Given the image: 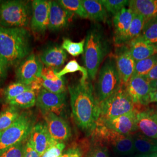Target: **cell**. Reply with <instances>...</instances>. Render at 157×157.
Listing matches in <instances>:
<instances>
[{
    "label": "cell",
    "instance_id": "cell-3",
    "mask_svg": "<svg viewBox=\"0 0 157 157\" xmlns=\"http://www.w3.org/2000/svg\"><path fill=\"white\" fill-rule=\"evenodd\" d=\"M83 60L89 78L94 80L104 58L108 51L106 41L97 29L90 30L86 36Z\"/></svg>",
    "mask_w": 157,
    "mask_h": 157
},
{
    "label": "cell",
    "instance_id": "cell-20",
    "mask_svg": "<svg viewBox=\"0 0 157 157\" xmlns=\"http://www.w3.org/2000/svg\"><path fill=\"white\" fill-rule=\"evenodd\" d=\"M126 45L135 62L144 59L157 54V45L148 43L139 36L132 40Z\"/></svg>",
    "mask_w": 157,
    "mask_h": 157
},
{
    "label": "cell",
    "instance_id": "cell-45",
    "mask_svg": "<svg viewBox=\"0 0 157 157\" xmlns=\"http://www.w3.org/2000/svg\"><path fill=\"white\" fill-rule=\"evenodd\" d=\"M157 102V90L152 91L150 96V103Z\"/></svg>",
    "mask_w": 157,
    "mask_h": 157
},
{
    "label": "cell",
    "instance_id": "cell-35",
    "mask_svg": "<svg viewBox=\"0 0 157 157\" xmlns=\"http://www.w3.org/2000/svg\"><path fill=\"white\" fill-rule=\"evenodd\" d=\"M43 89L52 93H66V86L65 79L63 78V77L59 78V79L56 81H51L48 80L44 79Z\"/></svg>",
    "mask_w": 157,
    "mask_h": 157
},
{
    "label": "cell",
    "instance_id": "cell-47",
    "mask_svg": "<svg viewBox=\"0 0 157 157\" xmlns=\"http://www.w3.org/2000/svg\"><path fill=\"white\" fill-rule=\"evenodd\" d=\"M135 157H150V154H139Z\"/></svg>",
    "mask_w": 157,
    "mask_h": 157
},
{
    "label": "cell",
    "instance_id": "cell-12",
    "mask_svg": "<svg viewBox=\"0 0 157 157\" xmlns=\"http://www.w3.org/2000/svg\"><path fill=\"white\" fill-rule=\"evenodd\" d=\"M41 113L47 130L54 140L64 143L71 138V129L65 119L52 112Z\"/></svg>",
    "mask_w": 157,
    "mask_h": 157
},
{
    "label": "cell",
    "instance_id": "cell-34",
    "mask_svg": "<svg viewBox=\"0 0 157 157\" xmlns=\"http://www.w3.org/2000/svg\"><path fill=\"white\" fill-rule=\"evenodd\" d=\"M107 12L115 15L126 6H129V1L126 0H100Z\"/></svg>",
    "mask_w": 157,
    "mask_h": 157
},
{
    "label": "cell",
    "instance_id": "cell-26",
    "mask_svg": "<svg viewBox=\"0 0 157 157\" xmlns=\"http://www.w3.org/2000/svg\"><path fill=\"white\" fill-rule=\"evenodd\" d=\"M21 113L18 108L11 105L0 112V132L10 127L19 117Z\"/></svg>",
    "mask_w": 157,
    "mask_h": 157
},
{
    "label": "cell",
    "instance_id": "cell-24",
    "mask_svg": "<svg viewBox=\"0 0 157 157\" xmlns=\"http://www.w3.org/2000/svg\"><path fill=\"white\" fill-rule=\"evenodd\" d=\"M135 151L140 154H151L157 151V139L147 137L140 133L132 135Z\"/></svg>",
    "mask_w": 157,
    "mask_h": 157
},
{
    "label": "cell",
    "instance_id": "cell-11",
    "mask_svg": "<svg viewBox=\"0 0 157 157\" xmlns=\"http://www.w3.org/2000/svg\"><path fill=\"white\" fill-rule=\"evenodd\" d=\"M66 93H52L42 89L37 95L36 105L41 112H52L59 116L66 106Z\"/></svg>",
    "mask_w": 157,
    "mask_h": 157
},
{
    "label": "cell",
    "instance_id": "cell-9",
    "mask_svg": "<svg viewBox=\"0 0 157 157\" xmlns=\"http://www.w3.org/2000/svg\"><path fill=\"white\" fill-rule=\"evenodd\" d=\"M126 89L136 105L145 106L150 104V96L153 90L144 76L133 74Z\"/></svg>",
    "mask_w": 157,
    "mask_h": 157
},
{
    "label": "cell",
    "instance_id": "cell-4",
    "mask_svg": "<svg viewBox=\"0 0 157 157\" xmlns=\"http://www.w3.org/2000/svg\"><path fill=\"white\" fill-rule=\"evenodd\" d=\"M91 135L93 140L111 147L113 151L119 155H130L136 151L132 135L120 134L100 121H98Z\"/></svg>",
    "mask_w": 157,
    "mask_h": 157
},
{
    "label": "cell",
    "instance_id": "cell-21",
    "mask_svg": "<svg viewBox=\"0 0 157 157\" xmlns=\"http://www.w3.org/2000/svg\"><path fill=\"white\" fill-rule=\"evenodd\" d=\"M67 58V55L62 48L59 45H53L44 51L40 59L47 67L58 69L62 67Z\"/></svg>",
    "mask_w": 157,
    "mask_h": 157
},
{
    "label": "cell",
    "instance_id": "cell-15",
    "mask_svg": "<svg viewBox=\"0 0 157 157\" xmlns=\"http://www.w3.org/2000/svg\"><path fill=\"white\" fill-rule=\"evenodd\" d=\"M137 111V107L136 106L133 111L123 115L105 121L98 119V121L101 122L109 129L113 130L120 134L133 135L138 131L136 121Z\"/></svg>",
    "mask_w": 157,
    "mask_h": 157
},
{
    "label": "cell",
    "instance_id": "cell-44",
    "mask_svg": "<svg viewBox=\"0 0 157 157\" xmlns=\"http://www.w3.org/2000/svg\"><path fill=\"white\" fill-rule=\"evenodd\" d=\"M146 79L149 82H151L152 81H155L157 80V65L154 67L151 71L148 73L146 76H144Z\"/></svg>",
    "mask_w": 157,
    "mask_h": 157
},
{
    "label": "cell",
    "instance_id": "cell-27",
    "mask_svg": "<svg viewBox=\"0 0 157 157\" xmlns=\"http://www.w3.org/2000/svg\"><path fill=\"white\" fill-rule=\"evenodd\" d=\"M37 95L36 92L29 89L8 103L10 105L18 108L29 109L33 107L36 104Z\"/></svg>",
    "mask_w": 157,
    "mask_h": 157
},
{
    "label": "cell",
    "instance_id": "cell-10",
    "mask_svg": "<svg viewBox=\"0 0 157 157\" xmlns=\"http://www.w3.org/2000/svg\"><path fill=\"white\" fill-rule=\"evenodd\" d=\"M43 63L34 54L25 58L17 67L16 78L18 82L29 86L37 78L41 77Z\"/></svg>",
    "mask_w": 157,
    "mask_h": 157
},
{
    "label": "cell",
    "instance_id": "cell-49",
    "mask_svg": "<svg viewBox=\"0 0 157 157\" xmlns=\"http://www.w3.org/2000/svg\"></svg>",
    "mask_w": 157,
    "mask_h": 157
},
{
    "label": "cell",
    "instance_id": "cell-48",
    "mask_svg": "<svg viewBox=\"0 0 157 157\" xmlns=\"http://www.w3.org/2000/svg\"><path fill=\"white\" fill-rule=\"evenodd\" d=\"M150 157H157V151L150 154Z\"/></svg>",
    "mask_w": 157,
    "mask_h": 157
},
{
    "label": "cell",
    "instance_id": "cell-1",
    "mask_svg": "<svg viewBox=\"0 0 157 157\" xmlns=\"http://www.w3.org/2000/svg\"><path fill=\"white\" fill-rule=\"evenodd\" d=\"M73 118L78 128L91 135L100 118L99 104L90 82L80 80L68 87Z\"/></svg>",
    "mask_w": 157,
    "mask_h": 157
},
{
    "label": "cell",
    "instance_id": "cell-40",
    "mask_svg": "<svg viewBox=\"0 0 157 157\" xmlns=\"http://www.w3.org/2000/svg\"><path fill=\"white\" fill-rule=\"evenodd\" d=\"M23 157H41L28 139L25 143Z\"/></svg>",
    "mask_w": 157,
    "mask_h": 157
},
{
    "label": "cell",
    "instance_id": "cell-38",
    "mask_svg": "<svg viewBox=\"0 0 157 157\" xmlns=\"http://www.w3.org/2000/svg\"><path fill=\"white\" fill-rule=\"evenodd\" d=\"M94 142L95 143L91 147L87 157H109L107 147L98 142Z\"/></svg>",
    "mask_w": 157,
    "mask_h": 157
},
{
    "label": "cell",
    "instance_id": "cell-31",
    "mask_svg": "<svg viewBox=\"0 0 157 157\" xmlns=\"http://www.w3.org/2000/svg\"><path fill=\"white\" fill-rule=\"evenodd\" d=\"M58 2L67 11L76 14L82 18L88 19L81 0H59Z\"/></svg>",
    "mask_w": 157,
    "mask_h": 157
},
{
    "label": "cell",
    "instance_id": "cell-43",
    "mask_svg": "<svg viewBox=\"0 0 157 157\" xmlns=\"http://www.w3.org/2000/svg\"><path fill=\"white\" fill-rule=\"evenodd\" d=\"M60 157H81V153L78 148H73L68 149L64 153H62Z\"/></svg>",
    "mask_w": 157,
    "mask_h": 157
},
{
    "label": "cell",
    "instance_id": "cell-29",
    "mask_svg": "<svg viewBox=\"0 0 157 157\" xmlns=\"http://www.w3.org/2000/svg\"><path fill=\"white\" fill-rule=\"evenodd\" d=\"M157 65V54L144 59L135 62L133 74L146 76Z\"/></svg>",
    "mask_w": 157,
    "mask_h": 157
},
{
    "label": "cell",
    "instance_id": "cell-13",
    "mask_svg": "<svg viewBox=\"0 0 157 157\" xmlns=\"http://www.w3.org/2000/svg\"><path fill=\"white\" fill-rule=\"evenodd\" d=\"M50 6V1L34 0L32 2V13L30 26L34 33L42 34L48 29Z\"/></svg>",
    "mask_w": 157,
    "mask_h": 157
},
{
    "label": "cell",
    "instance_id": "cell-41",
    "mask_svg": "<svg viewBox=\"0 0 157 157\" xmlns=\"http://www.w3.org/2000/svg\"><path fill=\"white\" fill-rule=\"evenodd\" d=\"M44 79L42 77L36 78L29 85L30 89L33 91L38 94L40 91L43 88Z\"/></svg>",
    "mask_w": 157,
    "mask_h": 157
},
{
    "label": "cell",
    "instance_id": "cell-37",
    "mask_svg": "<svg viewBox=\"0 0 157 157\" xmlns=\"http://www.w3.org/2000/svg\"><path fill=\"white\" fill-rule=\"evenodd\" d=\"M25 143H21L0 154V157H23Z\"/></svg>",
    "mask_w": 157,
    "mask_h": 157
},
{
    "label": "cell",
    "instance_id": "cell-2",
    "mask_svg": "<svg viewBox=\"0 0 157 157\" xmlns=\"http://www.w3.org/2000/svg\"><path fill=\"white\" fill-rule=\"evenodd\" d=\"M30 52V35L26 28L0 26V55L8 67L18 65Z\"/></svg>",
    "mask_w": 157,
    "mask_h": 157
},
{
    "label": "cell",
    "instance_id": "cell-39",
    "mask_svg": "<svg viewBox=\"0 0 157 157\" xmlns=\"http://www.w3.org/2000/svg\"><path fill=\"white\" fill-rule=\"evenodd\" d=\"M58 71L52 68V67H43V71H42V73H41V77L44 79L46 80H48L51 81H56L57 80H58L59 78L57 76V73H58Z\"/></svg>",
    "mask_w": 157,
    "mask_h": 157
},
{
    "label": "cell",
    "instance_id": "cell-6",
    "mask_svg": "<svg viewBox=\"0 0 157 157\" xmlns=\"http://www.w3.org/2000/svg\"><path fill=\"white\" fill-rule=\"evenodd\" d=\"M30 23V9L23 1H0V26L26 28Z\"/></svg>",
    "mask_w": 157,
    "mask_h": 157
},
{
    "label": "cell",
    "instance_id": "cell-42",
    "mask_svg": "<svg viewBox=\"0 0 157 157\" xmlns=\"http://www.w3.org/2000/svg\"><path fill=\"white\" fill-rule=\"evenodd\" d=\"M8 67L5 59L0 55V82L4 80L6 78Z\"/></svg>",
    "mask_w": 157,
    "mask_h": 157
},
{
    "label": "cell",
    "instance_id": "cell-46",
    "mask_svg": "<svg viewBox=\"0 0 157 157\" xmlns=\"http://www.w3.org/2000/svg\"><path fill=\"white\" fill-rule=\"evenodd\" d=\"M150 85L153 91L155 90H157V80H155V81H152L150 82Z\"/></svg>",
    "mask_w": 157,
    "mask_h": 157
},
{
    "label": "cell",
    "instance_id": "cell-22",
    "mask_svg": "<svg viewBox=\"0 0 157 157\" xmlns=\"http://www.w3.org/2000/svg\"><path fill=\"white\" fill-rule=\"evenodd\" d=\"M129 8L147 21L157 15V0L129 1Z\"/></svg>",
    "mask_w": 157,
    "mask_h": 157
},
{
    "label": "cell",
    "instance_id": "cell-36",
    "mask_svg": "<svg viewBox=\"0 0 157 157\" xmlns=\"http://www.w3.org/2000/svg\"><path fill=\"white\" fill-rule=\"evenodd\" d=\"M65 147L64 143L56 141L46 150L41 157H60Z\"/></svg>",
    "mask_w": 157,
    "mask_h": 157
},
{
    "label": "cell",
    "instance_id": "cell-25",
    "mask_svg": "<svg viewBox=\"0 0 157 157\" xmlns=\"http://www.w3.org/2000/svg\"><path fill=\"white\" fill-rule=\"evenodd\" d=\"M139 37L149 44L157 45V15L145 21Z\"/></svg>",
    "mask_w": 157,
    "mask_h": 157
},
{
    "label": "cell",
    "instance_id": "cell-16",
    "mask_svg": "<svg viewBox=\"0 0 157 157\" xmlns=\"http://www.w3.org/2000/svg\"><path fill=\"white\" fill-rule=\"evenodd\" d=\"M136 106L137 107L136 121L138 130L149 138L157 139V110L150 108L141 109L140 106Z\"/></svg>",
    "mask_w": 157,
    "mask_h": 157
},
{
    "label": "cell",
    "instance_id": "cell-18",
    "mask_svg": "<svg viewBox=\"0 0 157 157\" xmlns=\"http://www.w3.org/2000/svg\"><path fill=\"white\" fill-rule=\"evenodd\" d=\"M28 140L41 157L56 142L51 138L44 122L35 124L30 132Z\"/></svg>",
    "mask_w": 157,
    "mask_h": 157
},
{
    "label": "cell",
    "instance_id": "cell-8",
    "mask_svg": "<svg viewBox=\"0 0 157 157\" xmlns=\"http://www.w3.org/2000/svg\"><path fill=\"white\" fill-rule=\"evenodd\" d=\"M99 107V119L105 121L132 112L136 106L128 93L126 86L122 85L116 92L101 102Z\"/></svg>",
    "mask_w": 157,
    "mask_h": 157
},
{
    "label": "cell",
    "instance_id": "cell-17",
    "mask_svg": "<svg viewBox=\"0 0 157 157\" xmlns=\"http://www.w3.org/2000/svg\"><path fill=\"white\" fill-rule=\"evenodd\" d=\"M133 15V12L130 8H124L113 16L114 41L117 46L124 45Z\"/></svg>",
    "mask_w": 157,
    "mask_h": 157
},
{
    "label": "cell",
    "instance_id": "cell-30",
    "mask_svg": "<svg viewBox=\"0 0 157 157\" xmlns=\"http://www.w3.org/2000/svg\"><path fill=\"white\" fill-rule=\"evenodd\" d=\"M76 72H80L82 74L81 80H87L89 79L86 68L80 65V64L76 59H72L67 62L62 69L58 72L57 76L58 78H62L67 73H74Z\"/></svg>",
    "mask_w": 157,
    "mask_h": 157
},
{
    "label": "cell",
    "instance_id": "cell-14",
    "mask_svg": "<svg viewBox=\"0 0 157 157\" xmlns=\"http://www.w3.org/2000/svg\"><path fill=\"white\" fill-rule=\"evenodd\" d=\"M113 56L122 85L126 86L135 72V61L126 45L117 46Z\"/></svg>",
    "mask_w": 157,
    "mask_h": 157
},
{
    "label": "cell",
    "instance_id": "cell-19",
    "mask_svg": "<svg viewBox=\"0 0 157 157\" xmlns=\"http://www.w3.org/2000/svg\"><path fill=\"white\" fill-rule=\"evenodd\" d=\"M74 13L64 8L58 1H50L48 29L57 31L65 28L70 22Z\"/></svg>",
    "mask_w": 157,
    "mask_h": 157
},
{
    "label": "cell",
    "instance_id": "cell-7",
    "mask_svg": "<svg viewBox=\"0 0 157 157\" xmlns=\"http://www.w3.org/2000/svg\"><path fill=\"white\" fill-rule=\"evenodd\" d=\"M122 83L114 58L109 56L101 67L94 89L95 98L100 104L121 87Z\"/></svg>",
    "mask_w": 157,
    "mask_h": 157
},
{
    "label": "cell",
    "instance_id": "cell-28",
    "mask_svg": "<svg viewBox=\"0 0 157 157\" xmlns=\"http://www.w3.org/2000/svg\"><path fill=\"white\" fill-rule=\"evenodd\" d=\"M144 22L145 19L143 17L139 14L134 13L132 21L125 38L124 45L128 43L132 40L138 37L140 35Z\"/></svg>",
    "mask_w": 157,
    "mask_h": 157
},
{
    "label": "cell",
    "instance_id": "cell-32",
    "mask_svg": "<svg viewBox=\"0 0 157 157\" xmlns=\"http://www.w3.org/2000/svg\"><path fill=\"white\" fill-rule=\"evenodd\" d=\"M85 41V38L79 42H73L69 39L64 38L61 47L68 54L75 57L84 53Z\"/></svg>",
    "mask_w": 157,
    "mask_h": 157
},
{
    "label": "cell",
    "instance_id": "cell-33",
    "mask_svg": "<svg viewBox=\"0 0 157 157\" xmlns=\"http://www.w3.org/2000/svg\"><path fill=\"white\" fill-rule=\"evenodd\" d=\"M29 89L30 87L29 86H26L22 83L18 82L12 83L8 85L5 90L4 95L6 101L9 102Z\"/></svg>",
    "mask_w": 157,
    "mask_h": 157
},
{
    "label": "cell",
    "instance_id": "cell-5",
    "mask_svg": "<svg viewBox=\"0 0 157 157\" xmlns=\"http://www.w3.org/2000/svg\"><path fill=\"white\" fill-rule=\"evenodd\" d=\"M34 124L35 118L32 112H21L10 127L0 132V154L12 146L27 140Z\"/></svg>",
    "mask_w": 157,
    "mask_h": 157
},
{
    "label": "cell",
    "instance_id": "cell-23",
    "mask_svg": "<svg viewBox=\"0 0 157 157\" xmlns=\"http://www.w3.org/2000/svg\"><path fill=\"white\" fill-rule=\"evenodd\" d=\"M82 4L86 12L88 19L97 22H105L108 12L98 0H82Z\"/></svg>",
    "mask_w": 157,
    "mask_h": 157
}]
</instances>
